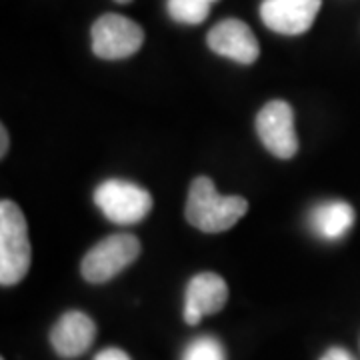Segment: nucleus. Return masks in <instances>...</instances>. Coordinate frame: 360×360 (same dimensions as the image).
<instances>
[{"label":"nucleus","instance_id":"nucleus-1","mask_svg":"<svg viewBox=\"0 0 360 360\" xmlns=\"http://www.w3.org/2000/svg\"><path fill=\"white\" fill-rule=\"evenodd\" d=\"M246 210L248 202L243 196H222L208 176H198L191 184L184 214L194 229L217 234L232 229Z\"/></svg>","mask_w":360,"mask_h":360},{"label":"nucleus","instance_id":"nucleus-2","mask_svg":"<svg viewBox=\"0 0 360 360\" xmlns=\"http://www.w3.org/2000/svg\"><path fill=\"white\" fill-rule=\"evenodd\" d=\"M32 248L25 214L13 200L0 202V284L14 286L30 269Z\"/></svg>","mask_w":360,"mask_h":360},{"label":"nucleus","instance_id":"nucleus-3","mask_svg":"<svg viewBox=\"0 0 360 360\" xmlns=\"http://www.w3.org/2000/svg\"><path fill=\"white\" fill-rule=\"evenodd\" d=\"M141 255V240L129 234L118 232L112 236H106L96 246H92L86 257L82 258V276L84 281L92 284H103L112 281L116 274H120L124 269Z\"/></svg>","mask_w":360,"mask_h":360},{"label":"nucleus","instance_id":"nucleus-4","mask_svg":"<svg viewBox=\"0 0 360 360\" xmlns=\"http://www.w3.org/2000/svg\"><path fill=\"white\" fill-rule=\"evenodd\" d=\"M94 205L116 224H136L153 210V196L129 180H106L94 191Z\"/></svg>","mask_w":360,"mask_h":360},{"label":"nucleus","instance_id":"nucleus-5","mask_svg":"<svg viewBox=\"0 0 360 360\" xmlns=\"http://www.w3.org/2000/svg\"><path fill=\"white\" fill-rule=\"evenodd\" d=\"M144 32L120 14H104L92 25V52L104 60L129 58L141 51Z\"/></svg>","mask_w":360,"mask_h":360},{"label":"nucleus","instance_id":"nucleus-6","mask_svg":"<svg viewBox=\"0 0 360 360\" xmlns=\"http://www.w3.org/2000/svg\"><path fill=\"white\" fill-rule=\"evenodd\" d=\"M257 132L260 142L278 158H292L298 150L295 132V112L284 101H270L257 116Z\"/></svg>","mask_w":360,"mask_h":360},{"label":"nucleus","instance_id":"nucleus-7","mask_svg":"<svg viewBox=\"0 0 360 360\" xmlns=\"http://www.w3.org/2000/svg\"><path fill=\"white\" fill-rule=\"evenodd\" d=\"M321 4L322 0H262L260 18L270 30L296 37L312 26Z\"/></svg>","mask_w":360,"mask_h":360},{"label":"nucleus","instance_id":"nucleus-8","mask_svg":"<svg viewBox=\"0 0 360 360\" xmlns=\"http://www.w3.org/2000/svg\"><path fill=\"white\" fill-rule=\"evenodd\" d=\"M206 42L212 52L240 65H252L260 54L255 32L243 20L236 18H229L212 26Z\"/></svg>","mask_w":360,"mask_h":360},{"label":"nucleus","instance_id":"nucleus-9","mask_svg":"<svg viewBox=\"0 0 360 360\" xmlns=\"http://www.w3.org/2000/svg\"><path fill=\"white\" fill-rule=\"evenodd\" d=\"M229 300V286L224 278L214 272L196 274L186 286L184 296V321L186 324H198L206 314H217Z\"/></svg>","mask_w":360,"mask_h":360},{"label":"nucleus","instance_id":"nucleus-10","mask_svg":"<svg viewBox=\"0 0 360 360\" xmlns=\"http://www.w3.org/2000/svg\"><path fill=\"white\" fill-rule=\"evenodd\" d=\"M96 338V324L80 310L65 312L52 326L51 345L63 359H77L84 354Z\"/></svg>","mask_w":360,"mask_h":360},{"label":"nucleus","instance_id":"nucleus-11","mask_svg":"<svg viewBox=\"0 0 360 360\" xmlns=\"http://www.w3.org/2000/svg\"><path fill=\"white\" fill-rule=\"evenodd\" d=\"M354 224V210L348 202L333 200L314 206L310 212V229L326 240H336L345 236Z\"/></svg>","mask_w":360,"mask_h":360},{"label":"nucleus","instance_id":"nucleus-12","mask_svg":"<svg viewBox=\"0 0 360 360\" xmlns=\"http://www.w3.org/2000/svg\"><path fill=\"white\" fill-rule=\"evenodd\" d=\"M217 0H168L167 8L172 20L182 25H200L210 13V4Z\"/></svg>","mask_w":360,"mask_h":360},{"label":"nucleus","instance_id":"nucleus-13","mask_svg":"<svg viewBox=\"0 0 360 360\" xmlns=\"http://www.w3.org/2000/svg\"><path fill=\"white\" fill-rule=\"evenodd\" d=\"M182 360H226V354L217 338L200 336L186 347Z\"/></svg>","mask_w":360,"mask_h":360},{"label":"nucleus","instance_id":"nucleus-14","mask_svg":"<svg viewBox=\"0 0 360 360\" xmlns=\"http://www.w3.org/2000/svg\"><path fill=\"white\" fill-rule=\"evenodd\" d=\"M94 360H130V356L120 348H104L103 352L94 356Z\"/></svg>","mask_w":360,"mask_h":360},{"label":"nucleus","instance_id":"nucleus-15","mask_svg":"<svg viewBox=\"0 0 360 360\" xmlns=\"http://www.w3.org/2000/svg\"><path fill=\"white\" fill-rule=\"evenodd\" d=\"M321 360H356V359H354L348 350H345V348L333 347L324 352V356H322Z\"/></svg>","mask_w":360,"mask_h":360},{"label":"nucleus","instance_id":"nucleus-16","mask_svg":"<svg viewBox=\"0 0 360 360\" xmlns=\"http://www.w3.org/2000/svg\"><path fill=\"white\" fill-rule=\"evenodd\" d=\"M0 141H2L0 156L4 158V156H6V153H8V132H6V129H4V127H2V130H0Z\"/></svg>","mask_w":360,"mask_h":360},{"label":"nucleus","instance_id":"nucleus-17","mask_svg":"<svg viewBox=\"0 0 360 360\" xmlns=\"http://www.w3.org/2000/svg\"><path fill=\"white\" fill-rule=\"evenodd\" d=\"M115 2H118V4H129L132 0H115Z\"/></svg>","mask_w":360,"mask_h":360},{"label":"nucleus","instance_id":"nucleus-18","mask_svg":"<svg viewBox=\"0 0 360 360\" xmlns=\"http://www.w3.org/2000/svg\"><path fill=\"white\" fill-rule=\"evenodd\" d=\"M2 360H4V359H2Z\"/></svg>","mask_w":360,"mask_h":360}]
</instances>
